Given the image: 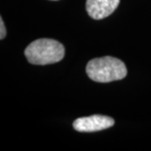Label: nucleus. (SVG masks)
<instances>
[{
    "label": "nucleus",
    "instance_id": "f257e3e1",
    "mask_svg": "<svg viewBox=\"0 0 151 151\" xmlns=\"http://www.w3.org/2000/svg\"><path fill=\"white\" fill-rule=\"evenodd\" d=\"M24 55L34 65H49L59 62L65 56V48L59 41L51 39H40L28 45Z\"/></svg>",
    "mask_w": 151,
    "mask_h": 151
},
{
    "label": "nucleus",
    "instance_id": "f03ea898",
    "mask_svg": "<svg viewBox=\"0 0 151 151\" xmlns=\"http://www.w3.org/2000/svg\"><path fill=\"white\" fill-rule=\"evenodd\" d=\"M86 71L92 81L103 83L121 80L127 76L124 62L112 56L91 60L86 65Z\"/></svg>",
    "mask_w": 151,
    "mask_h": 151
},
{
    "label": "nucleus",
    "instance_id": "7ed1b4c3",
    "mask_svg": "<svg viewBox=\"0 0 151 151\" xmlns=\"http://www.w3.org/2000/svg\"><path fill=\"white\" fill-rule=\"evenodd\" d=\"M114 125V120L103 115H92L76 119L73 128L78 132H96L107 129Z\"/></svg>",
    "mask_w": 151,
    "mask_h": 151
},
{
    "label": "nucleus",
    "instance_id": "20e7f679",
    "mask_svg": "<svg viewBox=\"0 0 151 151\" xmlns=\"http://www.w3.org/2000/svg\"><path fill=\"white\" fill-rule=\"evenodd\" d=\"M120 0H86V12L94 19H103L113 14Z\"/></svg>",
    "mask_w": 151,
    "mask_h": 151
},
{
    "label": "nucleus",
    "instance_id": "39448f33",
    "mask_svg": "<svg viewBox=\"0 0 151 151\" xmlns=\"http://www.w3.org/2000/svg\"><path fill=\"white\" fill-rule=\"evenodd\" d=\"M0 29H1V32H0V34H1V35H0V39H1V40H3V39L6 36V29L2 18L0 19Z\"/></svg>",
    "mask_w": 151,
    "mask_h": 151
},
{
    "label": "nucleus",
    "instance_id": "423d86ee",
    "mask_svg": "<svg viewBox=\"0 0 151 151\" xmlns=\"http://www.w3.org/2000/svg\"><path fill=\"white\" fill-rule=\"evenodd\" d=\"M52 1H56V0H52Z\"/></svg>",
    "mask_w": 151,
    "mask_h": 151
}]
</instances>
